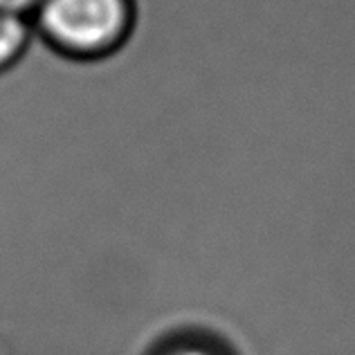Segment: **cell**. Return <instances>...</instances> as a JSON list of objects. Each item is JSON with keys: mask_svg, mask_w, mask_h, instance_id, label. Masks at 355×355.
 <instances>
[{"mask_svg": "<svg viewBox=\"0 0 355 355\" xmlns=\"http://www.w3.org/2000/svg\"><path fill=\"white\" fill-rule=\"evenodd\" d=\"M39 25L63 50L95 54L119 43L130 27V0H43Z\"/></svg>", "mask_w": 355, "mask_h": 355, "instance_id": "6da1fadb", "label": "cell"}, {"mask_svg": "<svg viewBox=\"0 0 355 355\" xmlns=\"http://www.w3.org/2000/svg\"><path fill=\"white\" fill-rule=\"evenodd\" d=\"M27 41V23L18 14L0 12V68L18 57Z\"/></svg>", "mask_w": 355, "mask_h": 355, "instance_id": "7a4b0ae2", "label": "cell"}, {"mask_svg": "<svg viewBox=\"0 0 355 355\" xmlns=\"http://www.w3.org/2000/svg\"><path fill=\"white\" fill-rule=\"evenodd\" d=\"M43 0H0V12L5 14H18L23 16L25 12H32V9H39Z\"/></svg>", "mask_w": 355, "mask_h": 355, "instance_id": "3957f363", "label": "cell"}, {"mask_svg": "<svg viewBox=\"0 0 355 355\" xmlns=\"http://www.w3.org/2000/svg\"><path fill=\"white\" fill-rule=\"evenodd\" d=\"M164 355H220V353L209 347H202V344H182V347H175Z\"/></svg>", "mask_w": 355, "mask_h": 355, "instance_id": "277c9868", "label": "cell"}]
</instances>
